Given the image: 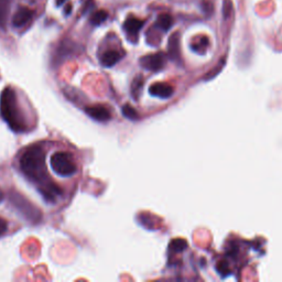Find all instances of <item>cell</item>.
<instances>
[{"mask_svg": "<svg viewBox=\"0 0 282 282\" xmlns=\"http://www.w3.org/2000/svg\"><path fill=\"white\" fill-rule=\"evenodd\" d=\"M65 2H67V0H56V6H62Z\"/></svg>", "mask_w": 282, "mask_h": 282, "instance_id": "obj_22", "label": "cell"}, {"mask_svg": "<svg viewBox=\"0 0 282 282\" xmlns=\"http://www.w3.org/2000/svg\"><path fill=\"white\" fill-rule=\"evenodd\" d=\"M172 24H173V20H172V17L170 16V14L162 13L158 17V19L156 21V27L158 29H160V30L167 32L169 29L172 27Z\"/></svg>", "mask_w": 282, "mask_h": 282, "instance_id": "obj_12", "label": "cell"}, {"mask_svg": "<svg viewBox=\"0 0 282 282\" xmlns=\"http://www.w3.org/2000/svg\"><path fill=\"white\" fill-rule=\"evenodd\" d=\"M108 18V12L105 10H98L94 12L91 17V24L94 26H99L102 25L104 21Z\"/></svg>", "mask_w": 282, "mask_h": 282, "instance_id": "obj_13", "label": "cell"}, {"mask_svg": "<svg viewBox=\"0 0 282 282\" xmlns=\"http://www.w3.org/2000/svg\"><path fill=\"white\" fill-rule=\"evenodd\" d=\"M39 191L42 193L43 198L48 202H55L57 198L62 197L63 191L60 186L54 185L52 183L43 184L42 187H40Z\"/></svg>", "mask_w": 282, "mask_h": 282, "instance_id": "obj_8", "label": "cell"}, {"mask_svg": "<svg viewBox=\"0 0 282 282\" xmlns=\"http://www.w3.org/2000/svg\"><path fill=\"white\" fill-rule=\"evenodd\" d=\"M86 114H88L90 117L95 119L97 121H108L112 118L111 112L108 111V108L103 105H95V106H90L85 110Z\"/></svg>", "mask_w": 282, "mask_h": 282, "instance_id": "obj_6", "label": "cell"}, {"mask_svg": "<svg viewBox=\"0 0 282 282\" xmlns=\"http://www.w3.org/2000/svg\"><path fill=\"white\" fill-rule=\"evenodd\" d=\"M34 11L28 7H20L12 17V26L14 28H23L30 23L33 18Z\"/></svg>", "mask_w": 282, "mask_h": 282, "instance_id": "obj_5", "label": "cell"}, {"mask_svg": "<svg viewBox=\"0 0 282 282\" xmlns=\"http://www.w3.org/2000/svg\"><path fill=\"white\" fill-rule=\"evenodd\" d=\"M207 45H208V39H206L205 37H203L202 39H200V41L198 43H193L192 49L194 50V51H197V52H202V51H204V50L206 49Z\"/></svg>", "mask_w": 282, "mask_h": 282, "instance_id": "obj_18", "label": "cell"}, {"mask_svg": "<svg viewBox=\"0 0 282 282\" xmlns=\"http://www.w3.org/2000/svg\"><path fill=\"white\" fill-rule=\"evenodd\" d=\"M165 56L162 52L146 55L140 59V64L143 69L148 71H159L164 67Z\"/></svg>", "mask_w": 282, "mask_h": 282, "instance_id": "obj_4", "label": "cell"}, {"mask_svg": "<svg viewBox=\"0 0 282 282\" xmlns=\"http://www.w3.org/2000/svg\"><path fill=\"white\" fill-rule=\"evenodd\" d=\"M143 27V21L136 18V17H129L124 24V29L128 37L130 38H137Z\"/></svg>", "mask_w": 282, "mask_h": 282, "instance_id": "obj_9", "label": "cell"}, {"mask_svg": "<svg viewBox=\"0 0 282 282\" xmlns=\"http://www.w3.org/2000/svg\"><path fill=\"white\" fill-rule=\"evenodd\" d=\"M19 167L24 175L33 182H43L46 172V154L40 144L28 147L19 159Z\"/></svg>", "mask_w": 282, "mask_h": 282, "instance_id": "obj_2", "label": "cell"}, {"mask_svg": "<svg viewBox=\"0 0 282 282\" xmlns=\"http://www.w3.org/2000/svg\"><path fill=\"white\" fill-rule=\"evenodd\" d=\"M122 56H124V53L117 51V50H108L100 56V63L105 68H112L122 59Z\"/></svg>", "mask_w": 282, "mask_h": 282, "instance_id": "obj_10", "label": "cell"}, {"mask_svg": "<svg viewBox=\"0 0 282 282\" xmlns=\"http://www.w3.org/2000/svg\"><path fill=\"white\" fill-rule=\"evenodd\" d=\"M122 114H124V116L126 118L130 119V120H136L138 119V113H137V111L135 110V108H133L130 105H126L122 107Z\"/></svg>", "mask_w": 282, "mask_h": 282, "instance_id": "obj_15", "label": "cell"}, {"mask_svg": "<svg viewBox=\"0 0 282 282\" xmlns=\"http://www.w3.org/2000/svg\"><path fill=\"white\" fill-rule=\"evenodd\" d=\"M12 0H0V28L6 29Z\"/></svg>", "mask_w": 282, "mask_h": 282, "instance_id": "obj_11", "label": "cell"}, {"mask_svg": "<svg viewBox=\"0 0 282 282\" xmlns=\"http://www.w3.org/2000/svg\"><path fill=\"white\" fill-rule=\"evenodd\" d=\"M7 230H8V224L4 219L0 218V236H3Z\"/></svg>", "mask_w": 282, "mask_h": 282, "instance_id": "obj_20", "label": "cell"}, {"mask_svg": "<svg viewBox=\"0 0 282 282\" xmlns=\"http://www.w3.org/2000/svg\"><path fill=\"white\" fill-rule=\"evenodd\" d=\"M4 199H5V194L2 191V189H0V203H2V202L4 201Z\"/></svg>", "mask_w": 282, "mask_h": 282, "instance_id": "obj_21", "label": "cell"}, {"mask_svg": "<svg viewBox=\"0 0 282 282\" xmlns=\"http://www.w3.org/2000/svg\"><path fill=\"white\" fill-rule=\"evenodd\" d=\"M149 93L155 97L169 98L175 93V89L168 83H156L150 86Z\"/></svg>", "mask_w": 282, "mask_h": 282, "instance_id": "obj_7", "label": "cell"}, {"mask_svg": "<svg viewBox=\"0 0 282 282\" xmlns=\"http://www.w3.org/2000/svg\"><path fill=\"white\" fill-rule=\"evenodd\" d=\"M142 88H143V77L141 75H139L135 78V81L132 85V93H133L135 99L139 97L140 93L142 91Z\"/></svg>", "mask_w": 282, "mask_h": 282, "instance_id": "obj_14", "label": "cell"}, {"mask_svg": "<svg viewBox=\"0 0 282 282\" xmlns=\"http://www.w3.org/2000/svg\"><path fill=\"white\" fill-rule=\"evenodd\" d=\"M169 50H170L171 54H178V50H179V33H175V35H172V37L170 38Z\"/></svg>", "mask_w": 282, "mask_h": 282, "instance_id": "obj_17", "label": "cell"}, {"mask_svg": "<svg viewBox=\"0 0 282 282\" xmlns=\"http://www.w3.org/2000/svg\"><path fill=\"white\" fill-rule=\"evenodd\" d=\"M0 113L2 117L8 124L11 130L16 133H25L28 130V124L24 113L19 106L17 93L10 86L6 88L0 97Z\"/></svg>", "mask_w": 282, "mask_h": 282, "instance_id": "obj_1", "label": "cell"}, {"mask_svg": "<svg viewBox=\"0 0 282 282\" xmlns=\"http://www.w3.org/2000/svg\"><path fill=\"white\" fill-rule=\"evenodd\" d=\"M186 246L187 244L184 240H175L171 243L170 247L175 252H180V251H183L186 248Z\"/></svg>", "mask_w": 282, "mask_h": 282, "instance_id": "obj_16", "label": "cell"}, {"mask_svg": "<svg viewBox=\"0 0 282 282\" xmlns=\"http://www.w3.org/2000/svg\"><path fill=\"white\" fill-rule=\"evenodd\" d=\"M50 163L56 175L64 178L74 177L78 171L74 157L68 151H56L51 156Z\"/></svg>", "mask_w": 282, "mask_h": 282, "instance_id": "obj_3", "label": "cell"}, {"mask_svg": "<svg viewBox=\"0 0 282 282\" xmlns=\"http://www.w3.org/2000/svg\"><path fill=\"white\" fill-rule=\"evenodd\" d=\"M231 12V3L230 0H225L224 2V17L227 18Z\"/></svg>", "mask_w": 282, "mask_h": 282, "instance_id": "obj_19", "label": "cell"}]
</instances>
